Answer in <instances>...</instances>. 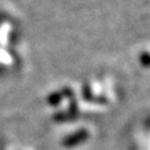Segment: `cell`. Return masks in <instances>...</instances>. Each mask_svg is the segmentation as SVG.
Masks as SVG:
<instances>
[{
    "instance_id": "cell-5",
    "label": "cell",
    "mask_w": 150,
    "mask_h": 150,
    "mask_svg": "<svg viewBox=\"0 0 150 150\" xmlns=\"http://www.w3.org/2000/svg\"><path fill=\"white\" fill-rule=\"evenodd\" d=\"M62 93L65 94V96H68V97H73V91H72L71 88H64Z\"/></svg>"
},
{
    "instance_id": "cell-3",
    "label": "cell",
    "mask_w": 150,
    "mask_h": 150,
    "mask_svg": "<svg viewBox=\"0 0 150 150\" xmlns=\"http://www.w3.org/2000/svg\"><path fill=\"white\" fill-rule=\"evenodd\" d=\"M139 62L142 67H150V53L144 52L139 54Z\"/></svg>"
},
{
    "instance_id": "cell-2",
    "label": "cell",
    "mask_w": 150,
    "mask_h": 150,
    "mask_svg": "<svg viewBox=\"0 0 150 150\" xmlns=\"http://www.w3.org/2000/svg\"><path fill=\"white\" fill-rule=\"evenodd\" d=\"M61 98H62L61 92H54V93H52L51 96L48 97V102L51 105H57V104H60Z\"/></svg>"
},
{
    "instance_id": "cell-4",
    "label": "cell",
    "mask_w": 150,
    "mask_h": 150,
    "mask_svg": "<svg viewBox=\"0 0 150 150\" xmlns=\"http://www.w3.org/2000/svg\"><path fill=\"white\" fill-rule=\"evenodd\" d=\"M82 92H84L85 100H93V96H92V89H91V86H89V85H84Z\"/></svg>"
},
{
    "instance_id": "cell-1",
    "label": "cell",
    "mask_w": 150,
    "mask_h": 150,
    "mask_svg": "<svg viewBox=\"0 0 150 150\" xmlns=\"http://www.w3.org/2000/svg\"><path fill=\"white\" fill-rule=\"evenodd\" d=\"M86 137H88V133H86L85 130H81V132H79V133L73 134L72 137H69L68 139H65V142H64V144H65V145H73V144H77V142L84 141Z\"/></svg>"
}]
</instances>
